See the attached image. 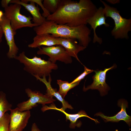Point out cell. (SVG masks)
<instances>
[{"mask_svg": "<svg viewBox=\"0 0 131 131\" xmlns=\"http://www.w3.org/2000/svg\"><path fill=\"white\" fill-rule=\"evenodd\" d=\"M97 8L90 0H60L57 9L46 18L59 24L76 27L87 24L88 19L92 16Z\"/></svg>", "mask_w": 131, "mask_h": 131, "instance_id": "obj_1", "label": "cell"}, {"mask_svg": "<svg viewBox=\"0 0 131 131\" xmlns=\"http://www.w3.org/2000/svg\"><path fill=\"white\" fill-rule=\"evenodd\" d=\"M33 30L36 35L49 34L56 37L75 39L80 45L86 47L91 40V30L85 25L72 27L46 20L41 25L34 27Z\"/></svg>", "mask_w": 131, "mask_h": 131, "instance_id": "obj_2", "label": "cell"}, {"mask_svg": "<svg viewBox=\"0 0 131 131\" xmlns=\"http://www.w3.org/2000/svg\"><path fill=\"white\" fill-rule=\"evenodd\" d=\"M23 64V69L33 76L36 75L41 78L50 75L53 70L58 68L57 65L50 61L45 60L35 56L32 58L27 57L24 51H23L15 58Z\"/></svg>", "mask_w": 131, "mask_h": 131, "instance_id": "obj_3", "label": "cell"}, {"mask_svg": "<svg viewBox=\"0 0 131 131\" xmlns=\"http://www.w3.org/2000/svg\"><path fill=\"white\" fill-rule=\"evenodd\" d=\"M100 1L104 7L105 16L111 18L114 21L115 25L111 32L112 35L116 39H128V33L131 31V18H123L116 8L109 6L103 1Z\"/></svg>", "mask_w": 131, "mask_h": 131, "instance_id": "obj_4", "label": "cell"}, {"mask_svg": "<svg viewBox=\"0 0 131 131\" xmlns=\"http://www.w3.org/2000/svg\"><path fill=\"white\" fill-rule=\"evenodd\" d=\"M21 6L14 3L4 8V15L10 21L12 29L15 31L24 27H32L38 26L32 22V17L26 16L21 14L20 12Z\"/></svg>", "mask_w": 131, "mask_h": 131, "instance_id": "obj_5", "label": "cell"}, {"mask_svg": "<svg viewBox=\"0 0 131 131\" xmlns=\"http://www.w3.org/2000/svg\"><path fill=\"white\" fill-rule=\"evenodd\" d=\"M25 91L29 98L27 100L17 104V107L21 111L30 110L36 106L38 104L44 105L53 103L56 100L53 97L46 94L44 95L39 91H33L29 88L25 89Z\"/></svg>", "mask_w": 131, "mask_h": 131, "instance_id": "obj_6", "label": "cell"}, {"mask_svg": "<svg viewBox=\"0 0 131 131\" xmlns=\"http://www.w3.org/2000/svg\"><path fill=\"white\" fill-rule=\"evenodd\" d=\"M37 52L38 55H45L49 57L48 60L55 64L59 61L66 64H71L72 62V57L66 51L64 48L60 45L50 47L38 48Z\"/></svg>", "mask_w": 131, "mask_h": 131, "instance_id": "obj_7", "label": "cell"}, {"mask_svg": "<svg viewBox=\"0 0 131 131\" xmlns=\"http://www.w3.org/2000/svg\"><path fill=\"white\" fill-rule=\"evenodd\" d=\"M0 24L9 47L7 56L9 59H15L17 56L19 50L15 43L14 38L16 34V31L12 29L9 20L4 15L0 22Z\"/></svg>", "mask_w": 131, "mask_h": 131, "instance_id": "obj_8", "label": "cell"}, {"mask_svg": "<svg viewBox=\"0 0 131 131\" xmlns=\"http://www.w3.org/2000/svg\"><path fill=\"white\" fill-rule=\"evenodd\" d=\"M9 131H22L26 127L31 116L30 110L20 111L18 107L10 111Z\"/></svg>", "mask_w": 131, "mask_h": 131, "instance_id": "obj_9", "label": "cell"}, {"mask_svg": "<svg viewBox=\"0 0 131 131\" xmlns=\"http://www.w3.org/2000/svg\"><path fill=\"white\" fill-rule=\"evenodd\" d=\"M116 67V65H114L109 68H105L103 71L101 70L94 71L95 73L92 76L93 83L86 88L84 85L83 91H86L90 89H97L99 90L101 96L106 94L109 89V86L106 82V73L109 70L115 68Z\"/></svg>", "mask_w": 131, "mask_h": 131, "instance_id": "obj_10", "label": "cell"}, {"mask_svg": "<svg viewBox=\"0 0 131 131\" xmlns=\"http://www.w3.org/2000/svg\"><path fill=\"white\" fill-rule=\"evenodd\" d=\"M106 18L104 15V8L102 7L97 9L94 15L87 20V23L90 25L93 31L94 37L93 42L94 43L97 42L101 44L102 42L101 38L98 37L96 32V28L98 26L104 25L106 27L109 26V24L106 22Z\"/></svg>", "mask_w": 131, "mask_h": 131, "instance_id": "obj_11", "label": "cell"}, {"mask_svg": "<svg viewBox=\"0 0 131 131\" xmlns=\"http://www.w3.org/2000/svg\"><path fill=\"white\" fill-rule=\"evenodd\" d=\"M49 109L57 110L63 113L66 116V120H69L70 122L69 126L70 128L74 129L76 127H80L82 123L79 121H78L77 120L79 118L82 117H87L93 120L96 123H99L97 120L91 118L88 116L86 112L83 110H81L76 114H69L67 113L61 108H57L55 104L53 103L51 104L49 106L45 105H43L42 107L41 108V110L43 112Z\"/></svg>", "mask_w": 131, "mask_h": 131, "instance_id": "obj_12", "label": "cell"}, {"mask_svg": "<svg viewBox=\"0 0 131 131\" xmlns=\"http://www.w3.org/2000/svg\"><path fill=\"white\" fill-rule=\"evenodd\" d=\"M10 3H16L23 6L32 16L33 23L38 26L41 25L46 20L40 12V9L38 5L31 0H11Z\"/></svg>", "mask_w": 131, "mask_h": 131, "instance_id": "obj_13", "label": "cell"}, {"mask_svg": "<svg viewBox=\"0 0 131 131\" xmlns=\"http://www.w3.org/2000/svg\"><path fill=\"white\" fill-rule=\"evenodd\" d=\"M118 105L119 106L121 107V110L114 116H106L101 113H98L95 115L101 117L106 122H118L120 120H123L130 126L131 125V116L128 115L126 112V108L128 107L127 102L124 100L120 99L118 101Z\"/></svg>", "mask_w": 131, "mask_h": 131, "instance_id": "obj_14", "label": "cell"}, {"mask_svg": "<svg viewBox=\"0 0 131 131\" xmlns=\"http://www.w3.org/2000/svg\"><path fill=\"white\" fill-rule=\"evenodd\" d=\"M57 38L59 45L64 47L68 55L71 57H74L80 62L78 58V54L86 47L78 43L76 39L71 38Z\"/></svg>", "mask_w": 131, "mask_h": 131, "instance_id": "obj_15", "label": "cell"}, {"mask_svg": "<svg viewBox=\"0 0 131 131\" xmlns=\"http://www.w3.org/2000/svg\"><path fill=\"white\" fill-rule=\"evenodd\" d=\"M32 43L28 45L29 48H36L42 46L50 47L59 45L57 38L49 34L36 35Z\"/></svg>", "mask_w": 131, "mask_h": 131, "instance_id": "obj_16", "label": "cell"}, {"mask_svg": "<svg viewBox=\"0 0 131 131\" xmlns=\"http://www.w3.org/2000/svg\"><path fill=\"white\" fill-rule=\"evenodd\" d=\"M49 81H48L46 79V76H44L42 78L37 76H34L37 80H39L42 82L46 85L47 90L46 93L47 95L52 97H55L58 100L62 103V106L61 108L64 111L68 108L70 109H73V107L69 104L68 102L66 101L62 96L58 93L57 89L52 88L51 84L52 79L50 75H49Z\"/></svg>", "mask_w": 131, "mask_h": 131, "instance_id": "obj_17", "label": "cell"}, {"mask_svg": "<svg viewBox=\"0 0 131 131\" xmlns=\"http://www.w3.org/2000/svg\"><path fill=\"white\" fill-rule=\"evenodd\" d=\"M57 82L59 86L58 92L64 98L68 92L70 90L78 85L80 82H78L71 84L68 81H63L61 80H58Z\"/></svg>", "mask_w": 131, "mask_h": 131, "instance_id": "obj_18", "label": "cell"}, {"mask_svg": "<svg viewBox=\"0 0 131 131\" xmlns=\"http://www.w3.org/2000/svg\"><path fill=\"white\" fill-rule=\"evenodd\" d=\"M12 104L9 102L6 97V94L2 91L0 92V120L6 112L10 111Z\"/></svg>", "mask_w": 131, "mask_h": 131, "instance_id": "obj_19", "label": "cell"}, {"mask_svg": "<svg viewBox=\"0 0 131 131\" xmlns=\"http://www.w3.org/2000/svg\"><path fill=\"white\" fill-rule=\"evenodd\" d=\"M60 0H44L43 5L49 12L53 14L57 10Z\"/></svg>", "mask_w": 131, "mask_h": 131, "instance_id": "obj_20", "label": "cell"}, {"mask_svg": "<svg viewBox=\"0 0 131 131\" xmlns=\"http://www.w3.org/2000/svg\"><path fill=\"white\" fill-rule=\"evenodd\" d=\"M10 120V114L7 113H6L0 120V131H9Z\"/></svg>", "mask_w": 131, "mask_h": 131, "instance_id": "obj_21", "label": "cell"}, {"mask_svg": "<svg viewBox=\"0 0 131 131\" xmlns=\"http://www.w3.org/2000/svg\"><path fill=\"white\" fill-rule=\"evenodd\" d=\"M84 66V72L72 82H70L71 83L73 84L76 82H80L87 75L94 71L93 70L90 69Z\"/></svg>", "mask_w": 131, "mask_h": 131, "instance_id": "obj_22", "label": "cell"}, {"mask_svg": "<svg viewBox=\"0 0 131 131\" xmlns=\"http://www.w3.org/2000/svg\"><path fill=\"white\" fill-rule=\"evenodd\" d=\"M35 3H36L38 5H39L41 7L43 11V13L42 14V16L45 18L47 17L51 14L48 11L44 8L43 6L42 2L43 0H31Z\"/></svg>", "mask_w": 131, "mask_h": 131, "instance_id": "obj_23", "label": "cell"}, {"mask_svg": "<svg viewBox=\"0 0 131 131\" xmlns=\"http://www.w3.org/2000/svg\"><path fill=\"white\" fill-rule=\"evenodd\" d=\"M11 0H2L1 1L2 7L4 8L8 7Z\"/></svg>", "mask_w": 131, "mask_h": 131, "instance_id": "obj_24", "label": "cell"}, {"mask_svg": "<svg viewBox=\"0 0 131 131\" xmlns=\"http://www.w3.org/2000/svg\"><path fill=\"white\" fill-rule=\"evenodd\" d=\"M31 131H41L38 128L37 125L35 123L33 124Z\"/></svg>", "mask_w": 131, "mask_h": 131, "instance_id": "obj_25", "label": "cell"}, {"mask_svg": "<svg viewBox=\"0 0 131 131\" xmlns=\"http://www.w3.org/2000/svg\"><path fill=\"white\" fill-rule=\"evenodd\" d=\"M3 34V32L0 24V45L2 41V38Z\"/></svg>", "mask_w": 131, "mask_h": 131, "instance_id": "obj_26", "label": "cell"}, {"mask_svg": "<svg viewBox=\"0 0 131 131\" xmlns=\"http://www.w3.org/2000/svg\"><path fill=\"white\" fill-rule=\"evenodd\" d=\"M107 1L109 2L110 3L112 4H115L117 3H119L120 2V0H107Z\"/></svg>", "mask_w": 131, "mask_h": 131, "instance_id": "obj_27", "label": "cell"}, {"mask_svg": "<svg viewBox=\"0 0 131 131\" xmlns=\"http://www.w3.org/2000/svg\"><path fill=\"white\" fill-rule=\"evenodd\" d=\"M4 13L3 11L0 10V22L4 15Z\"/></svg>", "mask_w": 131, "mask_h": 131, "instance_id": "obj_28", "label": "cell"}]
</instances>
